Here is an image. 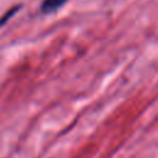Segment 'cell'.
Here are the masks:
<instances>
[{
	"instance_id": "obj_1",
	"label": "cell",
	"mask_w": 158,
	"mask_h": 158,
	"mask_svg": "<svg viewBox=\"0 0 158 158\" xmlns=\"http://www.w3.org/2000/svg\"><path fill=\"white\" fill-rule=\"evenodd\" d=\"M68 0H43L42 5H41V10L44 14H51L56 10H58L59 7H62Z\"/></svg>"
}]
</instances>
